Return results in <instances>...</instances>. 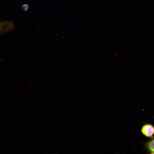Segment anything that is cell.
<instances>
[{
    "mask_svg": "<svg viewBox=\"0 0 154 154\" xmlns=\"http://www.w3.org/2000/svg\"><path fill=\"white\" fill-rule=\"evenodd\" d=\"M147 149L151 153H154V139L151 140L147 142L145 144Z\"/></svg>",
    "mask_w": 154,
    "mask_h": 154,
    "instance_id": "3",
    "label": "cell"
},
{
    "mask_svg": "<svg viewBox=\"0 0 154 154\" xmlns=\"http://www.w3.org/2000/svg\"><path fill=\"white\" fill-rule=\"evenodd\" d=\"M141 131L145 136L151 137L154 134V127L150 124H145L142 127Z\"/></svg>",
    "mask_w": 154,
    "mask_h": 154,
    "instance_id": "1",
    "label": "cell"
},
{
    "mask_svg": "<svg viewBox=\"0 0 154 154\" xmlns=\"http://www.w3.org/2000/svg\"><path fill=\"white\" fill-rule=\"evenodd\" d=\"M29 8V5L27 4L23 5L21 7V9L24 11H27Z\"/></svg>",
    "mask_w": 154,
    "mask_h": 154,
    "instance_id": "4",
    "label": "cell"
},
{
    "mask_svg": "<svg viewBox=\"0 0 154 154\" xmlns=\"http://www.w3.org/2000/svg\"><path fill=\"white\" fill-rule=\"evenodd\" d=\"M1 26L2 27V33H4L11 31L13 28V25L11 22H4L1 24Z\"/></svg>",
    "mask_w": 154,
    "mask_h": 154,
    "instance_id": "2",
    "label": "cell"
}]
</instances>
